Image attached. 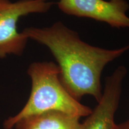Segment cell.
<instances>
[{
  "label": "cell",
  "mask_w": 129,
  "mask_h": 129,
  "mask_svg": "<svg viewBox=\"0 0 129 129\" xmlns=\"http://www.w3.org/2000/svg\"><path fill=\"white\" fill-rule=\"evenodd\" d=\"M22 33L50 50L60 69L62 85L78 101L90 95L99 102L104 68L129 50V44L112 50L91 46L60 21L48 27H28Z\"/></svg>",
  "instance_id": "1"
},
{
  "label": "cell",
  "mask_w": 129,
  "mask_h": 129,
  "mask_svg": "<svg viewBox=\"0 0 129 129\" xmlns=\"http://www.w3.org/2000/svg\"><path fill=\"white\" fill-rule=\"evenodd\" d=\"M60 69L53 62H36L29 66L28 74L32 81L29 98L23 109L5 122L12 128L19 121L48 111H59L78 118L87 117L92 109L81 104L62 85Z\"/></svg>",
  "instance_id": "2"
},
{
  "label": "cell",
  "mask_w": 129,
  "mask_h": 129,
  "mask_svg": "<svg viewBox=\"0 0 129 129\" xmlns=\"http://www.w3.org/2000/svg\"><path fill=\"white\" fill-rule=\"evenodd\" d=\"M53 4L42 0H0V58L23 53L28 39L17 31L19 19L29 14L47 13Z\"/></svg>",
  "instance_id": "3"
},
{
  "label": "cell",
  "mask_w": 129,
  "mask_h": 129,
  "mask_svg": "<svg viewBox=\"0 0 129 129\" xmlns=\"http://www.w3.org/2000/svg\"><path fill=\"white\" fill-rule=\"evenodd\" d=\"M58 7L64 13L108 23L112 28H129L126 0H59Z\"/></svg>",
  "instance_id": "4"
},
{
  "label": "cell",
  "mask_w": 129,
  "mask_h": 129,
  "mask_svg": "<svg viewBox=\"0 0 129 129\" xmlns=\"http://www.w3.org/2000/svg\"><path fill=\"white\" fill-rule=\"evenodd\" d=\"M127 73L126 68L120 65L106 77L101 100L87 118L80 123L78 129H115L114 117L120 103L122 83Z\"/></svg>",
  "instance_id": "5"
},
{
  "label": "cell",
  "mask_w": 129,
  "mask_h": 129,
  "mask_svg": "<svg viewBox=\"0 0 129 129\" xmlns=\"http://www.w3.org/2000/svg\"><path fill=\"white\" fill-rule=\"evenodd\" d=\"M80 118L52 111L25 118L16 125L17 129H78Z\"/></svg>",
  "instance_id": "6"
},
{
  "label": "cell",
  "mask_w": 129,
  "mask_h": 129,
  "mask_svg": "<svg viewBox=\"0 0 129 129\" xmlns=\"http://www.w3.org/2000/svg\"><path fill=\"white\" fill-rule=\"evenodd\" d=\"M42 1H47V0H42Z\"/></svg>",
  "instance_id": "7"
}]
</instances>
